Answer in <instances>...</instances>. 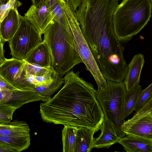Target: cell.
<instances>
[{"mask_svg": "<svg viewBox=\"0 0 152 152\" xmlns=\"http://www.w3.org/2000/svg\"><path fill=\"white\" fill-rule=\"evenodd\" d=\"M152 5V0H149Z\"/></svg>", "mask_w": 152, "mask_h": 152, "instance_id": "1f68e13d", "label": "cell"}, {"mask_svg": "<svg viewBox=\"0 0 152 152\" xmlns=\"http://www.w3.org/2000/svg\"><path fill=\"white\" fill-rule=\"evenodd\" d=\"M64 83L63 78L57 76L51 82L39 85L34 90L42 95L50 97L51 96L58 90Z\"/></svg>", "mask_w": 152, "mask_h": 152, "instance_id": "44dd1931", "label": "cell"}, {"mask_svg": "<svg viewBox=\"0 0 152 152\" xmlns=\"http://www.w3.org/2000/svg\"><path fill=\"white\" fill-rule=\"evenodd\" d=\"M31 140L30 134L20 136L0 135V151H22L29 148Z\"/></svg>", "mask_w": 152, "mask_h": 152, "instance_id": "4fadbf2b", "label": "cell"}, {"mask_svg": "<svg viewBox=\"0 0 152 152\" xmlns=\"http://www.w3.org/2000/svg\"><path fill=\"white\" fill-rule=\"evenodd\" d=\"M95 132L85 127H77L75 152H90L93 148Z\"/></svg>", "mask_w": 152, "mask_h": 152, "instance_id": "e0dca14e", "label": "cell"}, {"mask_svg": "<svg viewBox=\"0 0 152 152\" xmlns=\"http://www.w3.org/2000/svg\"><path fill=\"white\" fill-rule=\"evenodd\" d=\"M17 89L14 88L11 84L0 77V91L10 90L14 91Z\"/></svg>", "mask_w": 152, "mask_h": 152, "instance_id": "4316f807", "label": "cell"}, {"mask_svg": "<svg viewBox=\"0 0 152 152\" xmlns=\"http://www.w3.org/2000/svg\"><path fill=\"white\" fill-rule=\"evenodd\" d=\"M49 2V4L50 5L52 3V2L54 0H47Z\"/></svg>", "mask_w": 152, "mask_h": 152, "instance_id": "4dcf8cb0", "label": "cell"}, {"mask_svg": "<svg viewBox=\"0 0 152 152\" xmlns=\"http://www.w3.org/2000/svg\"><path fill=\"white\" fill-rule=\"evenodd\" d=\"M25 63L24 60L6 58L0 65V77L11 85L21 77Z\"/></svg>", "mask_w": 152, "mask_h": 152, "instance_id": "7c38bea8", "label": "cell"}, {"mask_svg": "<svg viewBox=\"0 0 152 152\" xmlns=\"http://www.w3.org/2000/svg\"><path fill=\"white\" fill-rule=\"evenodd\" d=\"M9 0H7V2L8 1H9Z\"/></svg>", "mask_w": 152, "mask_h": 152, "instance_id": "d6a6232c", "label": "cell"}, {"mask_svg": "<svg viewBox=\"0 0 152 152\" xmlns=\"http://www.w3.org/2000/svg\"><path fill=\"white\" fill-rule=\"evenodd\" d=\"M126 135H129L152 141V113L141 118L134 123L122 126Z\"/></svg>", "mask_w": 152, "mask_h": 152, "instance_id": "ba28073f", "label": "cell"}, {"mask_svg": "<svg viewBox=\"0 0 152 152\" xmlns=\"http://www.w3.org/2000/svg\"><path fill=\"white\" fill-rule=\"evenodd\" d=\"M16 107L6 104H0V123L11 121Z\"/></svg>", "mask_w": 152, "mask_h": 152, "instance_id": "cb8c5ba5", "label": "cell"}, {"mask_svg": "<svg viewBox=\"0 0 152 152\" xmlns=\"http://www.w3.org/2000/svg\"><path fill=\"white\" fill-rule=\"evenodd\" d=\"M43 34V40L51 52V67L59 76L62 77L75 66L82 63L71 36L58 22L53 20Z\"/></svg>", "mask_w": 152, "mask_h": 152, "instance_id": "7a4b0ae2", "label": "cell"}, {"mask_svg": "<svg viewBox=\"0 0 152 152\" xmlns=\"http://www.w3.org/2000/svg\"><path fill=\"white\" fill-rule=\"evenodd\" d=\"M30 132L28 125L24 121L16 119L0 123V135L20 136L30 134Z\"/></svg>", "mask_w": 152, "mask_h": 152, "instance_id": "ac0fdd59", "label": "cell"}, {"mask_svg": "<svg viewBox=\"0 0 152 152\" xmlns=\"http://www.w3.org/2000/svg\"><path fill=\"white\" fill-rule=\"evenodd\" d=\"M51 69V67H43L36 64L29 63L26 61L24 71L34 76H42L48 73Z\"/></svg>", "mask_w": 152, "mask_h": 152, "instance_id": "603a6c76", "label": "cell"}, {"mask_svg": "<svg viewBox=\"0 0 152 152\" xmlns=\"http://www.w3.org/2000/svg\"><path fill=\"white\" fill-rule=\"evenodd\" d=\"M142 90L141 86L139 85L130 91L126 92L125 94L122 111V116L124 119L127 117L134 111Z\"/></svg>", "mask_w": 152, "mask_h": 152, "instance_id": "d6986e66", "label": "cell"}, {"mask_svg": "<svg viewBox=\"0 0 152 152\" xmlns=\"http://www.w3.org/2000/svg\"><path fill=\"white\" fill-rule=\"evenodd\" d=\"M51 98L40 94L35 90H15L4 104L11 105L17 109L28 103L39 101L47 102Z\"/></svg>", "mask_w": 152, "mask_h": 152, "instance_id": "9c48e42d", "label": "cell"}, {"mask_svg": "<svg viewBox=\"0 0 152 152\" xmlns=\"http://www.w3.org/2000/svg\"><path fill=\"white\" fill-rule=\"evenodd\" d=\"M152 96V83L140 93L134 111L136 112L149 100Z\"/></svg>", "mask_w": 152, "mask_h": 152, "instance_id": "d4e9b609", "label": "cell"}, {"mask_svg": "<svg viewBox=\"0 0 152 152\" xmlns=\"http://www.w3.org/2000/svg\"><path fill=\"white\" fill-rule=\"evenodd\" d=\"M118 143L127 152H152V141L138 137L126 135Z\"/></svg>", "mask_w": 152, "mask_h": 152, "instance_id": "2e32d148", "label": "cell"}, {"mask_svg": "<svg viewBox=\"0 0 152 152\" xmlns=\"http://www.w3.org/2000/svg\"><path fill=\"white\" fill-rule=\"evenodd\" d=\"M21 5V3L18 0H9L5 4L0 5V23L7 16L11 9L17 8Z\"/></svg>", "mask_w": 152, "mask_h": 152, "instance_id": "484cf974", "label": "cell"}, {"mask_svg": "<svg viewBox=\"0 0 152 152\" xmlns=\"http://www.w3.org/2000/svg\"><path fill=\"white\" fill-rule=\"evenodd\" d=\"M43 41L41 35L24 16H21L18 30L8 41L10 55L13 58L23 60L34 48Z\"/></svg>", "mask_w": 152, "mask_h": 152, "instance_id": "8992f818", "label": "cell"}, {"mask_svg": "<svg viewBox=\"0 0 152 152\" xmlns=\"http://www.w3.org/2000/svg\"><path fill=\"white\" fill-rule=\"evenodd\" d=\"M7 2V0H0V5L4 4Z\"/></svg>", "mask_w": 152, "mask_h": 152, "instance_id": "f546056e", "label": "cell"}, {"mask_svg": "<svg viewBox=\"0 0 152 152\" xmlns=\"http://www.w3.org/2000/svg\"><path fill=\"white\" fill-rule=\"evenodd\" d=\"M24 16L41 35L53 20L51 6L47 1L38 7L32 5Z\"/></svg>", "mask_w": 152, "mask_h": 152, "instance_id": "52a82bcc", "label": "cell"}, {"mask_svg": "<svg viewBox=\"0 0 152 152\" xmlns=\"http://www.w3.org/2000/svg\"><path fill=\"white\" fill-rule=\"evenodd\" d=\"M21 17L17 8H13L0 23V40L3 42H8L13 37L20 26Z\"/></svg>", "mask_w": 152, "mask_h": 152, "instance_id": "8fae6325", "label": "cell"}, {"mask_svg": "<svg viewBox=\"0 0 152 152\" xmlns=\"http://www.w3.org/2000/svg\"><path fill=\"white\" fill-rule=\"evenodd\" d=\"M152 113V96L140 110L135 112L132 118L125 121L123 126L133 124L145 115Z\"/></svg>", "mask_w": 152, "mask_h": 152, "instance_id": "7402d4cb", "label": "cell"}, {"mask_svg": "<svg viewBox=\"0 0 152 152\" xmlns=\"http://www.w3.org/2000/svg\"><path fill=\"white\" fill-rule=\"evenodd\" d=\"M59 91L47 102L41 103L42 119L48 123L85 127L95 133L101 130L105 119L93 85L70 71L63 77Z\"/></svg>", "mask_w": 152, "mask_h": 152, "instance_id": "6da1fadb", "label": "cell"}, {"mask_svg": "<svg viewBox=\"0 0 152 152\" xmlns=\"http://www.w3.org/2000/svg\"><path fill=\"white\" fill-rule=\"evenodd\" d=\"M4 42H3L0 40V65L1 64L6 60V58L4 56V50L3 45Z\"/></svg>", "mask_w": 152, "mask_h": 152, "instance_id": "83f0119b", "label": "cell"}, {"mask_svg": "<svg viewBox=\"0 0 152 152\" xmlns=\"http://www.w3.org/2000/svg\"><path fill=\"white\" fill-rule=\"evenodd\" d=\"M145 63L143 55H135L128 65L127 72L124 80L126 92H129L139 85L141 72Z\"/></svg>", "mask_w": 152, "mask_h": 152, "instance_id": "30bf717a", "label": "cell"}, {"mask_svg": "<svg viewBox=\"0 0 152 152\" xmlns=\"http://www.w3.org/2000/svg\"><path fill=\"white\" fill-rule=\"evenodd\" d=\"M149 0H123L113 15L115 33L123 43L131 40L147 24L151 16Z\"/></svg>", "mask_w": 152, "mask_h": 152, "instance_id": "3957f363", "label": "cell"}, {"mask_svg": "<svg viewBox=\"0 0 152 152\" xmlns=\"http://www.w3.org/2000/svg\"><path fill=\"white\" fill-rule=\"evenodd\" d=\"M61 5L63 10L66 28L73 39L75 49L86 69L93 77L97 85L98 90L101 89L106 85V80L102 75L83 35L75 11L68 0H63Z\"/></svg>", "mask_w": 152, "mask_h": 152, "instance_id": "277c9868", "label": "cell"}, {"mask_svg": "<svg viewBox=\"0 0 152 152\" xmlns=\"http://www.w3.org/2000/svg\"><path fill=\"white\" fill-rule=\"evenodd\" d=\"M77 127L65 125L62 131L63 152H75Z\"/></svg>", "mask_w": 152, "mask_h": 152, "instance_id": "ffe728a7", "label": "cell"}, {"mask_svg": "<svg viewBox=\"0 0 152 152\" xmlns=\"http://www.w3.org/2000/svg\"><path fill=\"white\" fill-rule=\"evenodd\" d=\"M101 130V132L99 136L94 139L93 148H108L119 141L120 137L113 125L108 120L104 119Z\"/></svg>", "mask_w": 152, "mask_h": 152, "instance_id": "5bb4252c", "label": "cell"}, {"mask_svg": "<svg viewBox=\"0 0 152 152\" xmlns=\"http://www.w3.org/2000/svg\"><path fill=\"white\" fill-rule=\"evenodd\" d=\"M47 0H31L32 5L38 7Z\"/></svg>", "mask_w": 152, "mask_h": 152, "instance_id": "f1b7e54d", "label": "cell"}, {"mask_svg": "<svg viewBox=\"0 0 152 152\" xmlns=\"http://www.w3.org/2000/svg\"><path fill=\"white\" fill-rule=\"evenodd\" d=\"M29 63L43 67H50L52 57L47 42L43 41L34 48L24 59Z\"/></svg>", "mask_w": 152, "mask_h": 152, "instance_id": "9a60e30c", "label": "cell"}, {"mask_svg": "<svg viewBox=\"0 0 152 152\" xmlns=\"http://www.w3.org/2000/svg\"><path fill=\"white\" fill-rule=\"evenodd\" d=\"M106 82L104 87L96 91V98L105 119L110 122L121 138L126 135L122 129L125 121L122 111L124 97L126 92V86L123 81L117 83L106 80Z\"/></svg>", "mask_w": 152, "mask_h": 152, "instance_id": "5b68a950", "label": "cell"}]
</instances>
